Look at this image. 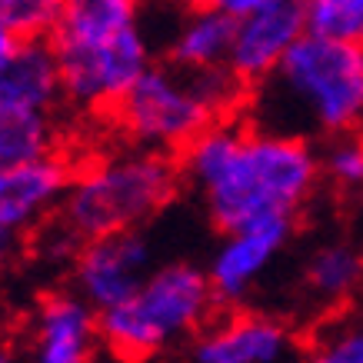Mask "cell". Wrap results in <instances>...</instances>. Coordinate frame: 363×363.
Returning a JSON list of instances; mask_svg holds the SVG:
<instances>
[{
	"instance_id": "1",
	"label": "cell",
	"mask_w": 363,
	"mask_h": 363,
	"mask_svg": "<svg viewBox=\"0 0 363 363\" xmlns=\"http://www.w3.org/2000/svg\"><path fill=\"white\" fill-rule=\"evenodd\" d=\"M177 160L217 233L280 217L297 220L320 187L317 143L257 127L240 113L210 123Z\"/></svg>"
},
{
	"instance_id": "2",
	"label": "cell",
	"mask_w": 363,
	"mask_h": 363,
	"mask_svg": "<svg viewBox=\"0 0 363 363\" xmlns=\"http://www.w3.org/2000/svg\"><path fill=\"white\" fill-rule=\"evenodd\" d=\"M247 121L323 143L363 127V40L303 30L274 74L250 87Z\"/></svg>"
},
{
	"instance_id": "3",
	"label": "cell",
	"mask_w": 363,
	"mask_h": 363,
	"mask_svg": "<svg viewBox=\"0 0 363 363\" xmlns=\"http://www.w3.org/2000/svg\"><path fill=\"white\" fill-rule=\"evenodd\" d=\"M47 40L60 67L64 104L97 117H111L157 60L140 0H64Z\"/></svg>"
},
{
	"instance_id": "4",
	"label": "cell",
	"mask_w": 363,
	"mask_h": 363,
	"mask_svg": "<svg viewBox=\"0 0 363 363\" xmlns=\"http://www.w3.org/2000/svg\"><path fill=\"white\" fill-rule=\"evenodd\" d=\"M184 187L177 154L127 143L123 150L90 160L74 170L70 187L50 217L57 253H74L80 243L117 230H137L160 217Z\"/></svg>"
},
{
	"instance_id": "5",
	"label": "cell",
	"mask_w": 363,
	"mask_h": 363,
	"mask_svg": "<svg viewBox=\"0 0 363 363\" xmlns=\"http://www.w3.org/2000/svg\"><path fill=\"white\" fill-rule=\"evenodd\" d=\"M250 87L230 74V67L190 70L174 60H154L137 84L111 111V121L127 143L180 154L197 133L247 107Z\"/></svg>"
},
{
	"instance_id": "6",
	"label": "cell",
	"mask_w": 363,
	"mask_h": 363,
	"mask_svg": "<svg viewBox=\"0 0 363 363\" xmlns=\"http://www.w3.org/2000/svg\"><path fill=\"white\" fill-rule=\"evenodd\" d=\"M220 300L213 294L207 267L190 260L157 264L130 297L100 310V343L117 360H147L177 347H190Z\"/></svg>"
},
{
	"instance_id": "7",
	"label": "cell",
	"mask_w": 363,
	"mask_h": 363,
	"mask_svg": "<svg viewBox=\"0 0 363 363\" xmlns=\"http://www.w3.org/2000/svg\"><path fill=\"white\" fill-rule=\"evenodd\" d=\"M154 267L157 250L154 240L143 233V227L117 230L80 243V250L74 253L70 286L100 313V310L123 303L147 280Z\"/></svg>"
},
{
	"instance_id": "8",
	"label": "cell",
	"mask_w": 363,
	"mask_h": 363,
	"mask_svg": "<svg viewBox=\"0 0 363 363\" xmlns=\"http://www.w3.org/2000/svg\"><path fill=\"white\" fill-rule=\"evenodd\" d=\"M294 230H297V220L280 217V220L250 223V227L220 233V243L207 264L220 307H233L250 297V290L264 280V274L277 264V257L290 247Z\"/></svg>"
},
{
	"instance_id": "9",
	"label": "cell",
	"mask_w": 363,
	"mask_h": 363,
	"mask_svg": "<svg viewBox=\"0 0 363 363\" xmlns=\"http://www.w3.org/2000/svg\"><path fill=\"white\" fill-rule=\"evenodd\" d=\"M187 350L197 363H280L297 350V337L280 317L233 310L210 320Z\"/></svg>"
},
{
	"instance_id": "10",
	"label": "cell",
	"mask_w": 363,
	"mask_h": 363,
	"mask_svg": "<svg viewBox=\"0 0 363 363\" xmlns=\"http://www.w3.org/2000/svg\"><path fill=\"white\" fill-rule=\"evenodd\" d=\"M77 167L60 154L0 167V233L17 237L50 220L64 200Z\"/></svg>"
},
{
	"instance_id": "11",
	"label": "cell",
	"mask_w": 363,
	"mask_h": 363,
	"mask_svg": "<svg viewBox=\"0 0 363 363\" xmlns=\"http://www.w3.org/2000/svg\"><path fill=\"white\" fill-rule=\"evenodd\" d=\"M100 343V313L77 290L40 297L30 323V353L37 363H87Z\"/></svg>"
},
{
	"instance_id": "12",
	"label": "cell",
	"mask_w": 363,
	"mask_h": 363,
	"mask_svg": "<svg viewBox=\"0 0 363 363\" xmlns=\"http://www.w3.org/2000/svg\"><path fill=\"white\" fill-rule=\"evenodd\" d=\"M303 30H307L303 4H277L237 17L230 57H227L230 74L247 87H257L274 74V67L303 37Z\"/></svg>"
},
{
	"instance_id": "13",
	"label": "cell",
	"mask_w": 363,
	"mask_h": 363,
	"mask_svg": "<svg viewBox=\"0 0 363 363\" xmlns=\"http://www.w3.org/2000/svg\"><path fill=\"white\" fill-rule=\"evenodd\" d=\"M64 104V84L57 54L47 37H23L21 47L0 64V107L57 111Z\"/></svg>"
},
{
	"instance_id": "14",
	"label": "cell",
	"mask_w": 363,
	"mask_h": 363,
	"mask_svg": "<svg viewBox=\"0 0 363 363\" xmlns=\"http://www.w3.org/2000/svg\"><path fill=\"white\" fill-rule=\"evenodd\" d=\"M233 27H237V17L213 7L210 0L187 7V11H177V21L164 40V57L190 70L227 67Z\"/></svg>"
},
{
	"instance_id": "15",
	"label": "cell",
	"mask_w": 363,
	"mask_h": 363,
	"mask_svg": "<svg viewBox=\"0 0 363 363\" xmlns=\"http://www.w3.org/2000/svg\"><path fill=\"white\" fill-rule=\"evenodd\" d=\"M300 286L320 307L347 303L363 286V250L347 240H327L313 247L300 270Z\"/></svg>"
},
{
	"instance_id": "16",
	"label": "cell",
	"mask_w": 363,
	"mask_h": 363,
	"mask_svg": "<svg viewBox=\"0 0 363 363\" xmlns=\"http://www.w3.org/2000/svg\"><path fill=\"white\" fill-rule=\"evenodd\" d=\"M57 140L60 130H57L54 111L0 107V167L57 154Z\"/></svg>"
},
{
	"instance_id": "17",
	"label": "cell",
	"mask_w": 363,
	"mask_h": 363,
	"mask_svg": "<svg viewBox=\"0 0 363 363\" xmlns=\"http://www.w3.org/2000/svg\"><path fill=\"white\" fill-rule=\"evenodd\" d=\"M320 150V180L337 194H363V127L327 137Z\"/></svg>"
},
{
	"instance_id": "18",
	"label": "cell",
	"mask_w": 363,
	"mask_h": 363,
	"mask_svg": "<svg viewBox=\"0 0 363 363\" xmlns=\"http://www.w3.org/2000/svg\"><path fill=\"white\" fill-rule=\"evenodd\" d=\"M303 17L313 33L363 40V0H303Z\"/></svg>"
},
{
	"instance_id": "19",
	"label": "cell",
	"mask_w": 363,
	"mask_h": 363,
	"mask_svg": "<svg viewBox=\"0 0 363 363\" xmlns=\"http://www.w3.org/2000/svg\"><path fill=\"white\" fill-rule=\"evenodd\" d=\"M60 11L64 0H0V17L11 21L23 37H47Z\"/></svg>"
},
{
	"instance_id": "20",
	"label": "cell",
	"mask_w": 363,
	"mask_h": 363,
	"mask_svg": "<svg viewBox=\"0 0 363 363\" xmlns=\"http://www.w3.org/2000/svg\"><path fill=\"white\" fill-rule=\"evenodd\" d=\"M310 353L320 363H363V320L337 323L320 333Z\"/></svg>"
},
{
	"instance_id": "21",
	"label": "cell",
	"mask_w": 363,
	"mask_h": 363,
	"mask_svg": "<svg viewBox=\"0 0 363 363\" xmlns=\"http://www.w3.org/2000/svg\"><path fill=\"white\" fill-rule=\"evenodd\" d=\"M213 7L227 11L230 17H247L253 11H264V7H277V4H303V0H210Z\"/></svg>"
},
{
	"instance_id": "22",
	"label": "cell",
	"mask_w": 363,
	"mask_h": 363,
	"mask_svg": "<svg viewBox=\"0 0 363 363\" xmlns=\"http://www.w3.org/2000/svg\"><path fill=\"white\" fill-rule=\"evenodd\" d=\"M21 40H23V33L17 30L11 21H4V17H0V64H4V60L21 47Z\"/></svg>"
},
{
	"instance_id": "23",
	"label": "cell",
	"mask_w": 363,
	"mask_h": 363,
	"mask_svg": "<svg viewBox=\"0 0 363 363\" xmlns=\"http://www.w3.org/2000/svg\"><path fill=\"white\" fill-rule=\"evenodd\" d=\"M17 250H21V247H17V237H4V233H0V280H4V274L11 270Z\"/></svg>"
},
{
	"instance_id": "24",
	"label": "cell",
	"mask_w": 363,
	"mask_h": 363,
	"mask_svg": "<svg viewBox=\"0 0 363 363\" xmlns=\"http://www.w3.org/2000/svg\"><path fill=\"white\" fill-rule=\"evenodd\" d=\"M140 4H147V7H154V11H187V7H197V4H203V0H140Z\"/></svg>"
},
{
	"instance_id": "25",
	"label": "cell",
	"mask_w": 363,
	"mask_h": 363,
	"mask_svg": "<svg viewBox=\"0 0 363 363\" xmlns=\"http://www.w3.org/2000/svg\"><path fill=\"white\" fill-rule=\"evenodd\" d=\"M13 360V347L7 340H0V363H11Z\"/></svg>"
}]
</instances>
